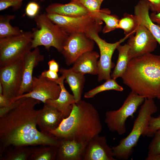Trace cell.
I'll return each instance as SVG.
<instances>
[{
    "instance_id": "40",
    "label": "cell",
    "mask_w": 160,
    "mask_h": 160,
    "mask_svg": "<svg viewBox=\"0 0 160 160\" xmlns=\"http://www.w3.org/2000/svg\"><path fill=\"white\" fill-rule=\"evenodd\" d=\"M150 16L153 22L160 25V12L158 13L152 12Z\"/></svg>"
},
{
    "instance_id": "26",
    "label": "cell",
    "mask_w": 160,
    "mask_h": 160,
    "mask_svg": "<svg viewBox=\"0 0 160 160\" xmlns=\"http://www.w3.org/2000/svg\"><path fill=\"white\" fill-rule=\"evenodd\" d=\"M15 18L11 15H0V39L16 36L20 34L23 31L17 26H12L10 21Z\"/></svg>"
},
{
    "instance_id": "25",
    "label": "cell",
    "mask_w": 160,
    "mask_h": 160,
    "mask_svg": "<svg viewBox=\"0 0 160 160\" xmlns=\"http://www.w3.org/2000/svg\"><path fill=\"white\" fill-rule=\"evenodd\" d=\"M110 11L108 9H103L94 16L96 18L105 22V25L102 29L103 33L118 28L119 20V17L115 15H110Z\"/></svg>"
},
{
    "instance_id": "41",
    "label": "cell",
    "mask_w": 160,
    "mask_h": 160,
    "mask_svg": "<svg viewBox=\"0 0 160 160\" xmlns=\"http://www.w3.org/2000/svg\"><path fill=\"white\" fill-rule=\"evenodd\" d=\"M146 160H160V154L148 156L145 159Z\"/></svg>"
},
{
    "instance_id": "16",
    "label": "cell",
    "mask_w": 160,
    "mask_h": 160,
    "mask_svg": "<svg viewBox=\"0 0 160 160\" xmlns=\"http://www.w3.org/2000/svg\"><path fill=\"white\" fill-rule=\"evenodd\" d=\"M64 119L61 112L47 103H44L41 109L37 121V126L40 131L45 133L57 129Z\"/></svg>"
},
{
    "instance_id": "3",
    "label": "cell",
    "mask_w": 160,
    "mask_h": 160,
    "mask_svg": "<svg viewBox=\"0 0 160 160\" xmlns=\"http://www.w3.org/2000/svg\"><path fill=\"white\" fill-rule=\"evenodd\" d=\"M121 78L139 95L157 98L160 92V56L149 53L130 60Z\"/></svg>"
},
{
    "instance_id": "19",
    "label": "cell",
    "mask_w": 160,
    "mask_h": 160,
    "mask_svg": "<svg viewBox=\"0 0 160 160\" xmlns=\"http://www.w3.org/2000/svg\"><path fill=\"white\" fill-rule=\"evenodd\" d=\"M47 13L69 17H80L90 14L89 11L77 0H71L69 3L51 4L45 9Z\"/></svg>"
},
{
    "instance_id": "31",
    "label": "cell",
    "mask_w": 160,
    "mask_h": 160,
    "mask_svg": "<svg viewBox=\"0 0 160 160\" xmlns=\"http://www.w3.org/2000/svg\"><path fill=\"white\" fill-rule=\"evenodd\" d=\"M93 16L100 10L103 0H77Z\"/></svg>"
},
{
    "instance_id": "13",
    "label": "cell",
    "mask_w": 160,
    "mask_h": 160,
    "mask_svg": "<svg viewBox=\"0 0 160 160\" xmlns=\"http://www.w3.org/2000/svg\"><path fill=\"white\" fill-rule=\"evenodd\" d=\"M61 88L56 82L41 76L33 77L32 89L31 92L17 97L13 101L23 98H31L44 103L49 100L57 99L59 96Z\"/></svg>"
},
{
    "instance_id": "34",
    "label": "cell",
    "mask_w": 160,
    "mask_h": 160,
    "mask_svg": "<svg viewBox=\"0 0 160 160\" xmlns=\"http://www.w3.org/2000/svg\"><path fill=\"white\" fill-rule=\"evenodd\" d=\"M40 9L39 5L34 1L28 3L25 8V12L29 17H35L37 15Z\"/></svg>"
},
{
    "instance_id": "15",
    "label": "cell",
    "mask_w": 160,
    "mask_h": 160,
    "mask_svg": "<svg viewBox=\"0 0 160 160\" xmlns=\"http://www.w3.org/2000/svg\"><path fill=\"white\" fill-rule=\"evenodd\" d=\"M23 58V69L21 86L17 97L31 92L33 81V73L34 68L44 59L38 47L34 48Z\"/></svg>"
},
{
    "instance_id": "22",
    "label": "cell",
    "mask_w": 160,
    "mask_h": 160,
    "mask_svg": "<svg viewBox=\"0 0 160 160\" xmlns=\"http://www.w3.org/2000/svg\"><path fill=\"white\" fill-rule=\"evenodd\" d=\"M59 71L64 76L65 82L69 86L76 102L81 100L85 80L84 75L74 72L71 68H61Z\"/></svg>"
},
{
    "instance_id": "23",
    "label": "cell",
    "mask_w": 160,
    "mask_h": 160,
    "mask_svg": "<svg viewBox=\"0 0 160 160\" xmlns=\"http://www.w3.org/2000/svg\"><path fill=\"white\" fill-rule=\"evenodd\" d=\"M129 49L127 44L124 45L120 44L117 47L118 58L114 70L111 74V78L116 80L118 78L121 77L125 72L129 61Z\"/></svg>"
},
{
    "instance_id": "18",
    "label": "cell",
    "mask_w": 160,
    "mask_h": 160,
    "mask_svg": "<svg viewBox=\"0 0 160 160\" xmlns=\"http://www.w3.org/2000/svg\"><path fill=\"white\" fill-rule=\"evenodd\" d=\"M149 10L148 1L140 0L134 7V15L139 23L144 26L151 32L160 45V26L151 20L149 15Z\"/></svg>"
},
{
    "instance_id": "21",
    "label": "cell",
    "mask_w": 160,
    "mask_h": 160,
    "mask_svg": "<svg viewBox=\"0 0 160 160\" xmlns=\"http://www.w3.org/2000/svg\"><path fill=\"white\" fill-rule=\"evenodd\" d=\"M98 53L93 50L86 52L78 57L71 67L74 72L84 75H97Z\"/></svg>"
},
{
    "instance_id": "33",
    "label": "cell",
    "mask_w": 160,
    "mask_h": 160,
    "mask_svg": "<svg viewBox=\"0 0 160 160\" xmlns=\"http://www.w3.org/2000/svg\"><path fill=\"white\" fill-rule=\"evenodd\" d=\"M24 0H0V11L12 7L13 10L20 9Z\"/></svg>"
},
{
    "instance_id": "44",
    "label": "cell",
    "mask_w": 160,
    "mask_h": 160,
    "mask_svg": "<svg viewBox=\"0 0 160 160\" xmlns=\"http://www.w3.org/2000/svg\"><path fill=\"white\" fill-rule=\"evenodd\" d=\"M34 1H38V0H40V1H43V0H33Z\"/></svg>"
},
{
    "instance_id": "11",
    "label": "cell",
    "mask_w": 160,
    "mask_h": 160,
    "mask_svg": "<svg viewBox=\"0 0 160 160\" xmlns=\"http://www.w3.org/2000/svg\"><path fill=\"white\" fill-rule=\"evenodd\" d=\"M95 42L84 33L68 35L63 43L61 52L65 58L66 65H69L73 64L82 54L93 50Z\"/></svg>"
},
{
    "instance_id": "14",
    "label": "cell",
    "mask_w": 160,
    "mask_h": 160,
    "mask_svg": "<svg viewBox=\"0 0 160 160\" xmlns=\"http://www.w3.org/2000/svg\"><path fill=\"white\" fill-rule=\"evenodd\" d=\"M82 160H117L104 136H96L87 145Z\"/></svg>"
},
{
    "instance_id": "10",
    "label": "cell",
    "mask_w": 160,
    "mask_h": 160,
    "mask_svg": "<svg viewBox=\"0 0 160 160\" xmlns=\"http://www.w3.org/2000/svg\"><path fill=\"white\" fill-rule=\"evenodd\" d=\"M23 59L0 66V82L3 87V95L13 100L17 97L23 80Z\"/></svg>"
},
{
    "instance_id": "20",
    "label": "cell",
    "mask_w": 160,
    "mask_h": 160,
    "mask_svg": "<svg viewBox=\"0 0 160 160\" xmlns=\"http://www.w3.org/2000/svg\"><path fill=\"white\" fill-rule=\"evenodd\" d=\"M65 79L64 76L62 75L55 81L61 88L59 97L57 99L48 100L46 102L60 111L64 119L69 116L72 109V104L77 102L73 95L70 94L65 88L64 84Z\"/></svg>"
},
{
    "instance_id": "1",
    "label": "cell",
    "mask_w": 160,
    "mask_h": 160,
    "mask_svg": "<svg viewBox=\"0 0 160 160\" xmlns=\"http://www.w3.org/2000/svg\"><path fill=\"white\" fill-rule=\"evenodd\" d=\"M40 101L25 98L15 109L0 117V156L10 147L46 145L57 147L59 140L37 128L41 109H35Z\"/></svg>"
},
{
    "instance_id": "24",
    "label": "cell",
    "mask_w": 160,
    "mask_h": 160,
    "mask_svg": "<svg viewBox=\"0 0 160 160\" xmlns=\"http://www.w3.org/2000/svg\"><path fill=\"white\" fill-rule=\"evenodd\" d=\"M57 147L41 145L33 146L29 160H55Z\"/></svg>"
},
{
    "instance_id": "6",
    "label": "cell",
    "mask_w": 160,
    "mask_h": 160,
    "mask_svg": "<svg viewBox=\"0 0 160 160\" xmlns=\"http://www.w3.org/2000/svg\"><path fill=\"white\" fill-rule=\"evenodd\" d=\"M32 32L0 39V66L23 59L32 47Z\"/></svg>"
},
{
    "instance_id": "42",
    "label": "cell",
    "mask_w": 160,
    "mask_h": 160,
    "mask_svg": "<svg viewBox=\"0 0 160 160\" xmlns=\"http://www.w3.org/2000/svg\"><path fill=\"white\" fill-rule=\"evenodd\" d=\"M3 87L2 84L1 82H0V94H3Z\"/></svg>"
},
{
    "instance_id": "36",
    "label": "cell",
    "mask_w": 160,
    "mask_h": 160,
    "mask_svg": "<svg viewBox=\"0 0 160 160\" xmlns=\"http://www.w3.org/2000/svg\"><path fill=\"white\" fill-rule=\"evenodd\" d=\"M40 75L42 77L47 78L55 82L57 80L59 77L57 72L49 70L44 71Z\"/></svg>"
},
{
    "instance_id": "37",
    "label": "cell",
    "mask_w": 160,
    "mask_h": 160,
    "mask_svg": "<svg viewBox=\"0 0 160 160\" xmlns=\"http://www.w3.org/2000/svg\"><path fill=\"white\" fill-rule=\"evenodd\" d=\"M149 4L150 10L153 12L158 13L160 12V0H146Z\"/></svg>"
},
{
    "instance_id": "30",
    "label": "cell",
    "mask_w": 160,
    "mask_h": 160,
    "mask_svg": "<svg viewBox=\"0 0 160 160\" xmlns=\"http://www.w3.org/2000/svg\"><path fill=\"white\" fill-rule=\"evenodd\" d=\"M149 145L148 156L160 154V128L154 133Z\"/></svg>"
},
{
    "instance_id": "45",
    "label": "cell",
    "mask_w": 160,
    "mask_h": 160,
    "mask_svg": "<svg viewBox=\"0 0 160 160\" xmlns=\"http://www.w3.org/2000/svg\"><path fill=\"white\" fill-rule=\"evenodd\" d=\"M103 0L104 1V0Z\"/></svg>"
},
{
    "instance_id": "9",
    "label": "cell",
    "mask_w": 160,
    "mask_h": 160,
    "mask_svg": "<svg viewBox=\"0 0 160 160\" xmlns=\"http://www.w3.org/2000/svg\"><path fill=\"white\" fill-rule=\"evenodd\" d=\"M99 32L97 31H92L87 35L96 43L100 50V58L97 65V80L100 81L103 80L107 81L111 79V70L115 65L112 61L113 53L118 46L130 36H125L124 38L114 43H109L99 36L98 34Z\"/></svg>"
},
{
    "instance_id": "35",
    "label": "cell",
    "mask_w": 160,
    "mask_h": 160,
    "mask_svg": "<svg viewBox=\"0 0 160 160\" xmlns=\"http://www.w3.org/2000/svg\"><path fill=\"white\" fill-rule=\"evenodd\" d=\"M25 98H20L13 101L9 105L0 108V117H2L19 106Z\"/></svg>"
},
{
    "instance_id": "27",
    "label": "cell",
    "mask_w": 160,
    "mask_h": 160,
    "mask_svg": "<svg viewBox=\"0 0 160 160\" xmlns=\"http://www.w3.org/2000/svg\"><path fill=\"white\" fill-rule=\"evenodd\" d=\"M139 23L135 15L125 13L123 17L119 19L118 28L123 30L125 36H130L135 33Z\"/></svg>"
},
{
    "instance_id": "5",
    "label": "cell",
    "mask_w": 160,
    "mask_h": 160,
    "mask_svg": "<svg viewBox=\"0 0 160 160\" xmlns=\"http://www.w3.org/2000/svg\"><path fill=\"white\" fill-rule=\"evenodd\" d=\"M36 28L32 30V47L43 46L49 51L51 47L61 52L63 43L68 34L54 23L45 13L38 14L34 17Z\"/></svg>"
},
{
    "instance_id": "38",
    "label": "cell",
    "mask_w": 160,
    "mask_h": 160,
    "mask_svg": "<svg viewBox=\"0 0 160 160\" xmlns=\"http://www.w3.org/2000/svg\"><path fill=\"white\" fill-rule=\"evenodd\" d=\"M13 101L2 94H0V108L7 106L11 104Z\"/></svg>"
},
{
    "instance_id": "8",
    "label": "cell",
    "mask_w": 160,
    "mask_h": 160,
    "mask_svg": "<svg viewBox=\"0 0 160 160\" xmlns=\"http://www.w3.org/2000/svg\"><path fill=\"white\" fill-rule=\"evenodd\" d=\"M48 17L68 35L83 33L87 35L90 31L102 29L103 21L90 14L80 17H69L57 14L46 13Z\"/></svg>"
},
{
    "instance_id": "39",
    "label": "cell",
    "mask_w": 160,
    "mask_h": 160,
    "mask_svg": "<svg viewBox=\"0 0 160 160\" xmlns=\"http://www.w3.org/2000/svg\"><path fill=\"white\" fill-rule=\"evenodd\" d=\"M48 64L49 66V70L57 73L59 71L58 64L54 59L49 61Z\"/></svg>"
},
{
    "instance_id": "29",
    "label": "cell",
    "mask_w": 160,
    "mask_h": 160,
    "mask_svg": "<svg viewBox=\"0 0 160 160\" xmlns=\"http://www.w3.org/2000/svg\"><path fill=\"white\" fill-rule=\"evenodd\" d=\"M116 80L111 78L106 81L103 84L86 92L84 95V97L87 98H92L97 94L107 90L123 91V88L117 83Z\"/></svg>"
},
{
    "instance_id": "2",
    "label": "cell",
    "mask_w": 160,
    "mask_h": 160,
    "mask_svg": "<svg viewBox=\"0 0 160 160\" xmlns=\"http://www.w3.org/2000/svg\"><path fill=\"white\" fill-rule=\"evenodd\" d=\"M69 116L50 134L58 140L87 144L102 129L99 113L92 104L81 100L72 104Z\"/></svg>"
},
{
    "instance_id": "12",
    "label": "cell",
    "mask_w": 160,
    "mask_h": 160,
    "mask_svg": "<svg viewBox=\"0 0 160 160\" xmlns=\"http://www.w3.org/2000/svg\"><path fill=\"white\" fill-rule=\"evenodd\" d=\"M135 36L129 37L127 44L129 47V60L145 54L151 53L156 49L157 42L151 32L139 24Z\"/></svg>"
},
{
    "instance_id": "32",
    "label": "cell",
    "mask_w": 160,
    "mask_h": 160,
    "mask_svg": "<svg viewBox=\"0 0 160 160\" xmlns=\"http://www.w3.org/2000/svg\"><path fill=\"white\" fill-rule=\"evenodd\" d=\"M160 128V115L156 117L151 116L147 128L142 136L152 137L155 132Z\"/></svg>"
},
{
    "instance_id": "28",
    "label": "cell",
    "mask_w": 160,
    "mask_h": 160,
    "mask_svg": "<svg viewBox=\"0 0 160 160\" xmlns=\"http://www.w3.org/2000/svg\"><path fill=\"white\" fill-rule=\"evenodd\" d=\"M33 146H23L14 148L0 157V160H27Z\"/></svg>"
},
{
    "instance_id": "7",
    "label": "cell",
    "mask_w": 160,
    "mask_h": 160,
    "mask_svg": "<svg viewBox=\"0 0 160 160\" xmlns=\"http://www.w3.org/2000/svg\"><path fill=\"white\" fill-rule=\"evenodd\" d=\"M145 98L132 91L122 106L118 110L107 111L105 122L109 130L116 132L120 135L126 132V122L130 116L132 117Z\"/></svg>"
},
{
    "instance_id": "4",
    "label": "cell",
    "mask_w": 160,
    "mask_h": 160,
    "mask_svg": "<svg viewBox=\"0 0 160 160\" xmlns=\"http://www.w3.org/2000/svg\"><path fill=\"white\" fill-rule=\"evenodd\" d=\"M157 107L152 98H145L135 121L132 129L118 145L111 147L113 156L117 160L129 159L137 144L139 139L146 130L152 115L157 112Z\"/></svg>"
},
{
    "instance_id": "17",
    "label": "cell",
    "mask_w": 160,
    "mask_h": 160,
    "mask_svg": "<svg viewBox=\"0 0 160 160\" xmlns=\"http://www.w3.org/2000/svg\"><path fill=\"white\" fill-rule=\"evenodd\" d=\"M57 147L56 160H82L87 144L74 140H61Z\"/></svg>"
},
{
    "instance_id": "43",
    "label": "cell",
    "mask_w": 160,
    "mask_h": 160,
    "mask_svg": "<svg viewBox=\"0 0 160 160\" xmlns=\"http://www.w3.org/2000/svg\"><path fill=\"white\" fill-rule=\"evenodd\" d=\"M157 98H158L160 100V92L159 95L158 96Z\"/></svg>"
}]
</instances>
